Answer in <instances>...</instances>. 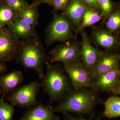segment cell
I'll return each instance as SVG.
<instances>
[{
  "mask_svg": "<svg viewBox=\"0 0 120 120\" xmlns=\"http://www.w3.org/2000/svg\"><path fill=\"white\" fill-rule=\"evenodd\" d=\"M84 3L90 7V8L93 9L99 8L98 0H83Z\"/></svg>",
  "mask_w": 120,
  "mask_h": 120,
  "instance_id": "obj_27",
  "label": "cell"
},
{
  "mask_svg": "<svg viewBox=\"0 0 120 120\" xmlns=\"http://www.w3.org/2000/svg\"><path fill=\"white\" fill-rule=\"evenodd\" d=\"M2 28V26H1V24L0 23V31L1 30V29Z\"/></svg>",
  "mask_w": 120,
  "mask_h": 120,
  "instance_id": "obj_31",
  "label": "cell"
},
{
  "mask_svg": "<svg viewBox=\"0 0 120 120\" xmlns=\"http://www.w3.org/2000/svg\"><path fill=\"white\" fill-rule=\"evenodd\" d=\"M5 96L6 95L3 94L0 98V120H12L15 106L5 102Z\"/></svg>",
  "mask_w": 120,
  "mask_h": 120,
  "instance_id": "obj_21",
  "label": "cell"
},
{
  "mask_svg": "<svg viewBox=\"0 0 120 120\" xmlns=\"http://www.w3.org/2000/svg\"><path fill=\"white\" fill-rule=\"evenodd\" d=\"M53 0H34L32 4L38 7L42 4H47L52 5Z\"/></svg>",
  "mask_w": 120,
  "mask_h": 120,
  "instance_id": "obj_28",
  "label": "cell"
},
{
  "mask_svg": "<svg viewBox=\"0 0 120 120\" xmlns=\"http://www.w3.org/2000/svg\"><path fill=\"white\" fill-rule=\"evenodd\" d=\"M63 67L72 88L92 87L93 79L90 73L82 62L64 64Z\"/></svg>",
  "mask_w": 120,
  "mask_h": 120,
  "instance_id": "obj_7",
  "label": "cell"
},
{
  "mask_svg": "<svg viewBox=\"0 0 120 120\" xmlns=\"http://www.w3.org/2000/svg\"><path fill=\"white\" fill-rule=\"evenodd\" d=\"M22 72L13 70L9 73L0 75V92L1 94H8L19 86L24 81Z\"/></svg>",
  "mask_w": 120,
  "mask_h": 120,
  "instance_id": "obj_15",
  "label": "cell"
},
{
  "mask_svg": "<svg viewBox=\"0 0 120 120\" xmlns=\"http://www.w3.org/2000/svg\"><path fill=\"white\" fill-rule=\"evenodd\" d=\"M105 25L110 32L114 33L120 30V10L116 9L106 19Z\"/></svg>",
  "mask_w": 120,
  "mask_h": 120,
  "instance_id": "obj_22",
  "label": "cell"
},
{
  "mask_svg": "<svg viewBox=\"0 0 120 120\" xmlns=\"http://www.w3.org/2000/svg\"><path fill=\"white\" fill-rule=\"evenodd\" d=\"M118 75H119V77L120 78V68L119 69V72H118Z\"/></svg>",
  "mask_w": 120,
  "mask_h": 120,
  "instance_id": "obj_32",
  "label": "cell"
},
{
  "mask_svg": "<svg viewBox=\"0 0 120 120\" xmlns=\"http://www.w3.org/2000/svg\"><path fill=\"white\" fill-rule=\"evenodd\" d=\"M2 2L13 10L18 16L23 10L30 5L26 0H2Z\"/></svg>",
  "mask_w": 120,
  "mask_h": 120,
  "instance_id": "obj_23",
  "label": "cell"
},
{
  "mask_svg": "<svg viewBox=\"0 0 120 120\" xmlns=\"http://www.w3.org/2000/svg\"><path fill=\"white\" fill-rule=\"evenodd\" d=\"M99 94L91 87L72 88L53 108L54 112L71 113L78 116L94 117L95 107L104 102Z\"/></svg>",
  "mask_w": 120,
  "mask_h": 120,
  "instance_id": "obj_1",
  "label": "cell"
},
{
  "mask_svg": "<svg viewBox=\"0 0 120 120\" xmlns=\"http://www.w3.org/2000/svg\"><path fill=\"white\" fill-rule=\"evenodd\" d=\"M18 16L13 10L1 2L0 4V23L2 28L10 25Z\"/></svg>",
  "mask_w": 120,
  "mask_h": 120,
  "instance_id": "obj_20",
  "label": "cell"
},
{
  "mask_svg": "<svg viewBox=\"0 0 120 120\" xmlns=\"http://www.w3.org/2000/svg\"><path fill=\"white\" fill-rule=\"evenodd\" d=\"M113 94L115 95H120V82L114 91Z\"/></svg>",
  "mask_w": 120,
  "mask_h": 120,
  "instance_id": "obj_30",
  "label": "cell"
},
{
  "mask_svg": "<svg viewBox=\"0 0 120 120\" xmlns=\"http://www.w3.org/2000/svg\"><path fill=\"white\" fill-rule=\"evenodd\" d=\"M120 63V53L108 51L103 52L90 73L93 81L102 74L119 68Z\"/></svg>",
  "mask_w": 120,
  "mask_h": 120,
  "instance_id": "obj_10",
  "label": "cell"
},
{
  "mask_svg": "<svg viewBox=\"0 0 120 120\" xmlns=\"http://www.w3.org/2000/svg\"><path fill=\"white\" fill-rule=\"evenodd\" d=\"M69 0H53L52 2L54 9L55 11L64 10L68 4Z\"/></svg>",
  "mask_w": 120,
  "mask_h": 120,
  "instance_id": "obj_25",
  "label": "cell"
},
{
  "mask_svg": "<svg viewBox=\"0 0 120 120\" xmlns=\"http://www.w3.org/2000/svg\"><path fill=\"white\" fill-rule=\"evenodd\" d=\"M92 38L96 45L108 52H112L120 45L118 37L107 29L95 28L92 31Z\"/></svg>",
  "mask_w": 120,
  "mask_h": 120,
  "instance_id": "obj_12",
  "label": "cell"
},
{
  "mask_svg": "<svg viewBox=\"0 0 120 120\" xmlns=\"http://www.w3.org/2000/svg\"><path fill=\"white\" fill-rule=\"evenodd\" d=\"M15 60L16 64L23 67L26 72L32 69L41 79L45 75L44 65L50 61L38 36L20 40Z\"/></svg>",
  "mask_w": 120,
  "mask_h": 120,
  "instance_id": "obj_2",
  "label": "cell"
},
{
  "mask_svg": "<svg viewBox=\"0 0 120 120\" xmlns=\"http://www.w3.org/2000/svg\"><path fill=\"white\" fill-rule=\"evenodd\" d=\"M120 68L103 73L94 80L91 88L99 92L112 93L120 82Z\"/></svg>",
  "mask_w": 120,
  "mask_h": 120,
  "instance_id": "obj_11",
  "label": "cell"
},
{
  "mask_svg": "<svg viewBox=\"0 0 120 120\" xmlns=\"http://www.w3.org/2000/svg\"><path fill=\"white\" fill-rule=\"evenodd\" d=\"M39 16L38 7L31 4L23 10L19 17L30 26L35 27L38 25Z\"/></svg>",
  "mask_w": 120,
  "mask_h": 120,
  "instance_id": "obj_18",
  "label": "cell"
},
{
  "mask_svg": "<svg viewBox=\"0 0 120 120\" xmlns=\"http://www.w3.org/2000/svg\"><path fill=\"white\" fill-rule=\"evenodd\" d=\"M2 2V0H0V4H1Z\"/></svg>",
  "mask_w": 120,
  "mask_h": 120,
  "instance_id": "obj_33",
  "label": "cell"
},
{
  "mask_svg": "<svg viewBox=\"0 0 120 120\" xmlns=\"http://www.w3.org/2000/svg\"><path fill=\"white\" fill-rule=\"evenodd\" d=\"M8 69L7 65L4 63L0 62V75L6 72Z\"/></svg>",
  "mask_w": 120,
  "mask_h": 120,
  "instance_id": "obj_29",
  "label": "cell"
},
{
  "mask_svg": "<svg viewBox=\"0 0 120 120\" xmlns=\"http://www.w3.org/2000/svg\"><path fill=\"white\" fill-rule=\"evenodd\" d=\"M119 9H120V6H119Z\"/></svg>",
  "mask_w": 120,
  "mask_h": 120,
  "instance_id": "obj_34",
  "label": "cell"
},
{
  "mask_svg": "<svg viewBox=\"0 0 120 120\" xmlns=\"http://www.w3.org/2000/svg\"><path fill=\"white\" fill-rule=\"evenodd\" d=\"M20 41L8 26L1 29L0 31V62L5 63L15 59Z\"/></svg>",
  "mask_w": 120,
  "mask_h": 120,
  "instance_id": "obj_8",
  "label": "cell"
},
{
  "mask_svg": "<svg viewBox=\"0 0 120 120\" xmlns=\"http://www.w3.org/2000/svg\"><path fill=\"white\" fill-rule=\"evenodd\" d=\"M86 8L82 0H71L62 13L80 30Z\"/></svg>",
  "mask_w": 120,
  "mask_h": 120,
  "instance_id": "obj_14",
  "label": "cell"
},
{
  "mask_svg": "<svg viewBox=\"0 0 120 120\" xmlns=\"http://www.w3.org/2000/svg\"><path fill=\"white\" fill-rule=\"evenodd\" d=\"M0 94H1L0 92Z\"/></svg>",
  "mask_w": 120,
  "mask_h": 120,
  "instance_id": "obj_35",
  "label": "cell"
},
{
  "mask_svg": "<svg viewBox=\"0 0 120 120\" xmlns=\"http://www.w3.org/2000/svg\"><path fill=\"white\" fill-rule=\"evenodd\" d=\"M72 25L63 14H55L46 30L47 46L57 41L65 42L72 39Z\"/></svg>",
  "mask_w": 120,
  "mask_h": 120,
  "instance_id": "obj_5",
  "label": "cell"
},
{
  "mask_svg": "<svg viewBox=\"0 0 120 120\" xmlns=\"http://www.w3.org/2000/svg\"><path fill=\"white\" fill-rule=\"evenodd\" d=\"M102 19L101 15L94 9L86 8L84 13L80 30L94 25L100 21Z\"/></svg>",
  "mask_w": 120,
  "mask_h": 120,
  "instance_id": "obj_19",
  "label": "cell"
},
{
  "mask_svg": "<svg viewBox=\"0 0 120 120\" xmlns=\"http://www.w3.org/2000/svg\"><path fill=\"white\" fill-rule=\"evenodd\" d=\"M41 88L39 82L34 80L12 91L7 98V101L15 106L30 109L38 104L37 97Z\"/></svg>",
  "mask_w": 120,
  "mask_h": 120,
  "instance_id": "obj_4",
  "label": "cell"
},
{
  "mask_svg": "<svg viewBox=\"0 0 120 120\" xmlns=\"http://www.w3.org/2000/svg\"><path fill=\"white\" fill-rule=\"evenodd\" d=\"M49 56L52 63L61 62L64 64L82 62L80 47L75 42L67 41L56 46L50 51Z\"/></svg>",
  "mask_w": 120,
  "mask_h": 120,
  "instance_id": "obj_6",
  "label": "cell"
},
{
  "mask_svg": "<svg viewBox=\"0 0 120 120\" xmlns=\"http://www.w3.org/2000/svg\"><path fill=\"white\" fill-rule=\"evenodd\" d=\"M8 26L10 31L20 40L38 36L35 27L29 25L19 16Z\"/></svg>",
  "mask_w": 120,
  "mask_h": 120,
  "instance_id": "obj_16",
  "label": "cell"
},
{
  "mask_svg": "<svg viewBox=\"0 0 120 120\" xmlns=\"http://www.w3.org/2000/svg\"><path fill=\"white\" fill-rule=\"evenodd\" d=\"M82 31V43L80 54L82 63L91 72L103 52L95 48L91 43L90 38L84 31Z\"/></svg>",
  "mask_w": 120,
  "mask_h": 120,
  "instance_id": "obj_9",
  "label": "cell"
},
{
  "mask_svg": "<svg viewBox=\"0 0 120 120\" xmlns=\"http://www.w3.org/2000/svg\"><path fill=\"white\" fill-rule=\"evenodd\" d=\"M105 110L102 115L110 118L120 117V97L112 96L103 102Z\"/></svg>",
  "mask_w": 120,
  "mask_h": 120,
  "instance_id": "obj_17",
  "label": "cell"
},
{
  "mask_svg": "<svg viewBox=\"0 0 120 120\" xmlns=\"http://www.w3.org/2000/svg\"><path fill=\"white\" fill-rule=\"evenodd\" d=\"M99 8L102 12V16L106 19L115 11L114 5L111 0H98Z\"/></svg>",
  "mask_w": 120,
  "mask_h": 120,
  "instance_id": "obj_24",
  "label": "cell"
},
{
  "mask_svg": "<svg viewBox=\"0 0 120 120\" xmlns=\"http://www.w3.org/2000/svg\"><path fill=\"white\" fill-rule=\"evenodd\" d=\"M64 116V120H100L99 118H94V117L86 118L83 116H75L69 113H63Z\"/></svg>",
  "mask_w": 120,
  "mask_h": 120,
  "instance_id": "obj_26",
  "label": "cell"
},
{
  "mask_svg": "<svg viewBox=\"0 0 120 120\" xmlns=\"http://www.w3.org/2000/svg\"><path fill=\"white\" fill-rule=\"evenodd\" d=\"M46 72L40 83L41 88L49 98V105L59 102L72 89L68 76L63 67L56 63H45Z\"/></svg>",
  "mask_w": 120,
  "mask_h": 120,
  "instance_id": "obj_3",
  "label": "cell"
},
{
  "mask_svg": "<svg viewBox=\"0 0 120 120\" xmlns=\"http://www.w3.org/2000/svg\"><path fill=\"white\" fill-rule=\"evenodd\" d=\"M54 113L51 105H44L40 102L24 112L18 120H60V117Z\"/></svg>",
  "mask_w": 120,
  "mask_h": 120,
  "instance_id": "obj_13",
  "label": "cell"
}]
</instances>
